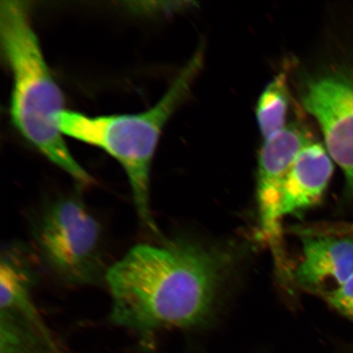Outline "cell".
Returning a JSON list of instances; mask_svg holds the SVG:
<instances>
[{"label": "cell", "mask_w": 353, "mask_h": 353, "mask_svg": "<svg viewBox=\"0 0 353 353\" xmlns=\"http://www.w3.org/2000/svg\"><path fill=\"white\" fill-rule=\"evenodd\" d=\"M224 271L223 257L196 242L137 245L105 276L110 320L143 342L162 329L200 325L213 310Z\"/></svg>", "instance_id": "cell-1"}, {"label": "cell", "mask_w": 353, "mask_h": 353, "mask_svg": "<svg viewBox=\"0 0 353 353\" xmlns=\"http://www.w3.org/2000/svg\"><path fill=\"white\" fill-rule=\"evenodd\" d=\"M0 38L13 79L10 114L13 125L52 164L79 183L92 178L74 160L59 127L64 97L43 59L24 1L0 3Z\"/></svg>", "instance_id": "cell-2"}, {"label": "cell", "mask_w": 353, "mask_h": 353, "mask_svg": "<svg viewBox=\"0 0 353 353\" xmlns=\"http://www.w3.org/2000/svg\"><path fill=\"white\" fill-rule=\"evenodd\" d=\"M199 50L157 105L145 112L91 117L64 110L59 117L61 134L108 152L120 163L129 179L140 223L161 237L151 206V169L159 139L168 121L188 94L203 65Z\"/></svg>", "instance_id": "cell-3"}, {"label": "cell", "mask_w": 353, "mask_h": 353, "mask_svg": "<svg viewBox=\"0 0 353 353\" xmlns=\"http://www.w3.org/2000/svg\"><path fill=\"white\" fill-rule=\"evenodd\" d=\"M32 234L39 259L61 283L105 281L103 229L79 194L46 203L33 219Z\"/></svg>", "instance_id": "cell-4"}, {"label": "cell", "mask_w": 353, "mask_h": 353, "mask_svg": "<svg viewBox=\"0 0 353 353\" xmlns=\"http://www.w3.org/2000/svg\"><path fill=\"white\" fill-rule=\"evenodd\" d=\"M303 108L319 123L326 150L353 196V66L319 74L303 87Z\"/></svg>", "instance_id": "cell-5"}, {"label": "cell", "mask_w": 353, "mask_h": 353, "mask_svg": "<svg viewBox=\"0 0 353 353\" xmlns=\"http://www.w3.org/2000/svg\"><path fill=\"white\" fill-rule=\"evenodd\" d=\"M311 142V136L305 129L291 125L265 139L259 154L257 200L260 230L284 271L281 229L282 190L298 154Z\"/></svg>", "instance_id": "cell-6"}, {"label": "cell", "mask_w": 353, "mask_h": 353, "mask_svg": "<svg viewBox=\"0 0 353 353\" xmlns=\"http://www.w3.org/2000/svg\"><path fill=\"white\" fill-rule=\"evenodd\" d=\"M352 276V239L324 236L303 238L302 261L294 272L300 285L320 290L333 285L334 290Z\"/></svg>", "instance_id": "cell-7"}, {"label": "cell", "mask_w": 353, "mask_h": 353, "mask_svg": "<svg viewBox=\"0 0 353 353\" xmlns=\"http://www.w3.org/2000/svg\"><path fill=\"white\" fill-rule=\"evenodd\" d=\"M327 150L311 142L299 152L285 179L281 201V219L319 204L332 176Z\"/></svg>", "instance_id": "cell-8"}, {"label": "cell", "mask_w": 353, "mask_h": 353, "mask_svg": "<svg viewBox=\"0 0 353 353\" xmlns=\"http://www.w3.org/2000/svg\"><path fill=\"white\" fill-rule=\"evenodd\" d=\"M1 353H47L56 351L46 325L0 313Z\"/></svg>", "instance_id": "cell-9"}, {"label": "cell", "mask_w": 353, "mask_h": 353, "mask_svg": "<svg viewBox=\"0 0 353 353\" xmlns=\"http://www.w3.org/2000/svg\"><path fill=\"white\" fill-rule=\"evenodd\" d=\"M289 98L287 79L280 74L269 83L259 100L256 114L265 139L284 130Z\"/></svg>", "instance_id": "cell-10"}, {"label": "cell", "mask_w": 353, "mask_h": 353, "mask_svg": "<svg viewBox=\"0 0 353 353\" xmlns=\"http://www.w3.org/2000/svg\"><path fill=\"white\" fill-rule=\"evenodd\" d=\"M323 294L331 306L353 322V276L339 288Z\"/></svg>", "instance_id": "cell-11"}]
</instances>
